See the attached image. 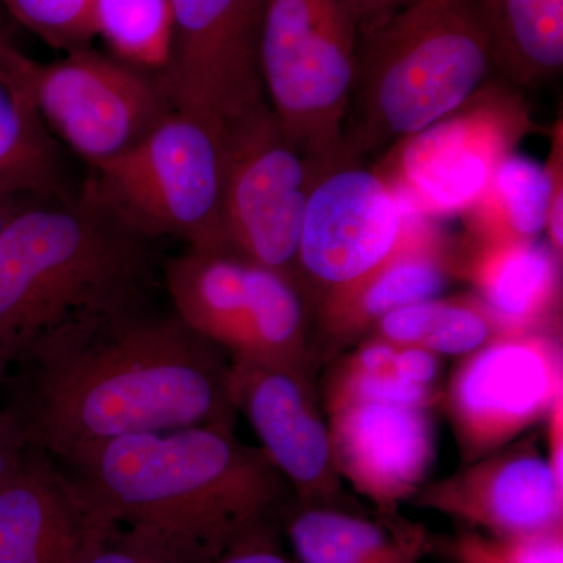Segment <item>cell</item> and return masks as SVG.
I'll use <instances>...</instances> for the list:
<instances>
[{"label":"cell","mask_w":563,"mask_h":563,"mask_svg":"<svg viewBox=\"0 0 563 563\" xmlns=\"http://www.w3.org/2000/svg\"><path fill=\"white\" fill-rule=\"evenodd\" d=\"M73 196L31 91L0 74V198L65 201Z\"/></svg>","instance_id":"obj_24"},{"label":"cell","mask_w":563,"mask_h":563,"mask_svg":"<svg viewBox=\"0 0 563 563\" xmlns=\"http://www.w3.org/2000/svg\"><path fill=\"white\" fill-rule=\"evenodd\" d=\"M266 0H172V51L157 77L177 113L220 132L266 102L261 40Z\"/></svg>","instance_id":"obj_12"},{"label":"cell","mask_w":563,"mask_h":563,"mask_svg":"<svg viewBox=\"0 0 563 563\" xmlns=\"http://www.w3.org/2000/svg\"><path fill=\"white\" fill-rule=\"evenodd\" d=\"M496 76L474 0H420L361 25L343 150L363 161L429 128Z\"/></svg>","instance_id":"obj_4"},{"label":"cell","mask_w":563,"mask_h":563,"mask_svg":"<svg viewBox=\"0 0 563 563\" xmlns=\"http://www.w3.org/2000/svg\"><path fill=\"white\" fill-rule=\"evenodd\" d=\"M415 499L418 506L487 529L493 537L562 528L563 483L531 443L485 455L417 492Z\"/></svg>","instance_id":"obj_16"},{"label":"cell","mask_w":563,"mask_h":563,"mask_svg":"<svg viewBox=\"0 0 563 563\" xmlns=\"http://www.w3.org/2000/svg\"><path fill=\"white\" fill-rule=\"evenodd\" d=\"M154 285L152 242L90 196L33 202L0 232V352L11 362L66 322L150 303Z\"/></svg>","instance_id":"obj_3"},{"label":"cell","mask_w":563,"mask_h":563,"mask_svg":"<svg viewBox=\"0 0 563 563\" xmlns=\"http://www.w3.org/2000/svg\"><path fill=\"white\" fill-rule=\"evenodd\" d=\"M14 20L54 49L90 47L96 31V0H0Z\"/></svg>","instance_id":"obj_27"},{"label":"cell","mask_w":563,"mask_h":563,"mask_svg":"<svg viewBox=\"0 0 563 563\" xmlns=\"http://www.w3.org/2000/svg\"><path fill=\"white\" fill-rule=\"evenodd\" d=\"M221 187L220 132L173 111L131 150L91 166L80 190L141 239L229 251Z\"/></svg>","instance_id":"obj_5"},{"label":"cell","mask_w":563,"mask_h":563,"mask_svg":"<svg viewBox=\"0 0 563 563\" xmlns=\"http://www.w3.org/2000/svg\"><path fill=\"white\" fill-rule=\"evenodd\" d=\"M457 558L461 563H563V528L492 539L466 533Z\"/></svg>","instance_id":"obj_28"},{"label":"cell","mask_w":563,"mask_h":563,"mask_svg":"<svg viewBox=\"0 0 563 563\" xmlns=\"http://www.w3.org/2000/svg\"><path fill=\"white\" fill-rule=\"evenodd\" d=\"M562 257L542 240H474L453 263L473 285L501 335L550 331L561 302Z\"/></svg>","instance_id":"obj_19"},{"label":"cell","mask_w":563,"mask_h":563,"mask_svg":"<svg viewBox=\"0 0 563 563\" xmlns=\"http://www.w3.org/2000/svg\"><path fill=\"white\" fill-rule=\"evenodd\" d=\"M451 276L453 258L432 218L409 213L401 243L387 261L351 287L314 303L325 350L354 342L385 314L439 298Z\"/></svg>","instance_id":"obj_17"},{"label":"cell","mask_w":563,"mask_h":563,"mask_svg":"<svg viewBox=\"0 0 563 563\" xmlns=\"http://www.w3.org/2000/svg\"><path fill=\"white\" fill-rule=\"evenodd\" d=\"M357 24L342 0H266L261 70L266 102L312 161L343 151Z\"/></svg>","instance_id":"obj_7"},{"label":"cell","mask_w":563,"mask_h":563,"mask_svg":"<svg viewBox=\"0 0 563 563\" xmlns=\"http://www.w3.org/2000/svg\"><path fill=\"white\" fill-rule=\"evenodd\" d=\"M288 537L302 563H415L426 542L420 526L374 523L324 507H302Z\"/></svg>","instance_id":"obj_22"},{"label":"cell","mask_w":563,"mask_h":563,"mask_svg":"<svg viewBox=\"0 0 563 563\" xmlns=\"http://www.w3.org/2000/svg\"><path fill=\"white\" fill-rule=\"evenodd\" d=\"M440 357L421 347L368 340L329 377L325 404L380 401L428 407L439 401Z\"/></svg>","instance_id":"obj_23"},{"label":"cell","mask_w":563,"mask_h":563,"mask_svg":"<svg viewBox=\"0 0 563 563\" xmlns=\"http://www.w3.org/2000/svg\"><path fill=\"white\" fill-rule=\"evenodd\" d=\"M96 31L114 58L157 79L172 51V0H96Z\"/></svg>","instance_id":"obj_26"},{"label":"cell","mask_w":563,"mask_h":563,"mask_svg":"<svg viewBox=\"0 0 563 563\" xmlns=\"http://www.w3.org/2000/svg\"><path fill=\"white\" fill-rule=\"evenodd\" d=\"M495 55L496 76L518 88L563 69V0H474Z\"/></svg>","instance_id":"obj_20"},{"label":"cell","mask_w":563,"mask_h":563,"mask_svg":"<svg viewBox=\"0 0 563 563\" xmlns=\"http://www.w3.org/2000/svg\"><path fill=\"white\" fill-rule=\"evenodd\" d=\"M174 313L231 358L310 373L307 303L290 277L232 251L185 247L162 263Z\"/></svg>","instance_id":"obj_6"},{"label":"cell","mask_w":563,"mask_h":563,"mask_svg":"<svg viewBox=\"0 0 563 563\" xmlns=\"http://www.w3.org/2000/svg\"><path fill=\"white\" fill-rule=\"evenodd\" d=\"M409 213L376 169L340 152L317 162L303 211L296 284L303 301L351 287L401 243Z\"/></svg>","instance_id":"obj_10"},{"label":"cell","mask_w":563,"mask_h":563,"mask_svg":"<svg viewBox=\"0 0 563 563\" xmlns=\"http://www.w3.org/2000/svg\"><path fill=\"white\" fill-rule=\"evenodd\" d=\"M73 563H165L131 537L106 529L84 528Z\"/></svg>","instance_id":"obj_29"},{"label":"cell","mask_w":563,"mask_h":563,"mask_svg":"<svg viewBox=\"0 0 563 563\" xmlns=\"http://www.w3.org/2000/svg\"><path fill=\"white\" fill-rule=\"evenodd\" d=\"M27 85L47 131L90 168L131 150L174 111L155 77L91 47L33 62Z\"/></svg>","instance_id":"obj_11"},{"label":"cell","mask_w":563,"mask_h":563,"mask_svg":"<svg viewBox=\"0 0 563 563\" xmlns=\"http://www.w3.org/2000/svg\"><path fill=\"white\" fill-rule=\"evenodd\" d=\"M231 395L301 507L336 509L342 476L310 374L231 358Z\"/></svg>","instance_id":"obj_14"},{"label":"cell","mask_w":563,"mask_h":563,"mask_svg":"<svg viewBox=\"0 0 563 563\" xmlns=\"http://www.w3.org/2000/svg\"><path fill=\"white\" fill-rule=\"evenodd\" d=\"M33 60L25 57L21 51L11 43L2 22H0V74L5 79L20 85L29 90V74H31Z\"/></svg>","instance_id":"obj_30"},{"label":"cell","mask_w":563,"mask_h":563,"mask_svg":"<svg viewBox=\"0 0 563 563\" xmlns=\"http://www.w3.org/2000/svg\"><path fill=\"white\" fill-rule=\"evenodd\" d=\"M0 390L27 446L52 459L135 433L233 428L236 417L231 357L152 302L44 333Z\"/></svg>","instance_id":"obj_1"},{"label":"cell","mask_w":563,"mask_h":563,"mask_svg":"<svg viewBox=\"0 0 563 563\" xmlns=\"http://www.w3.org/2000/svg\"><path fill=\"white\" fill-rule=\"evenodd\" d=\"M342 2L357 27H361L420 0H342Z\"/></svg>","instance_id":"obj_31"},{"label":"cell","mask_w":563,"mask_h":563,"mask_svg":"<svg viewBox=\"0 0 563 563\" xmlns=\"http://www.w3.org/2000/svg\"><path fill=\"white\" fill-rule=\"evenodd\" d=\"M328 415L340 476L391 520L398 504L420 492L435 461L431 409L340 401L328 404Z\"/></svg>","instance_id":"obj_15"},{"label":"cell","mask_w":563,"mask_h":563,"mask_svg":"<svg viewBox=\"0 0 563 563\" xmlns=\"http://www.w3.org/2000/svg\"><path fill=\"white\" fill-rule=\"evenodd\" d=\"M54 461L85 528L124 533L165 563H218L266 539L290 488L225 426L135 433Z\"/></svg>","instance_id":"obj_2"},{"label":"cell","mask_w":563,"mask_h":563,"mask_svg":"<svg viewBox=\"0 0 563 563\" xmlns=\"http://www.w3.org/2000/svg\"><path fill=\"white\" fill-rule=\"evenodd\" d=\"M532 128L520 90L495 76L446 117L396 143L374 169L407 213H465Z\"/></svg>","instance_id":"obj_8"},{"label":"cell","mask_w":563,"mask_h":563,"mask_svg":"<svg viewBox=\"0 0 563 563\" xmlns=\"http://www.w3.org/2000/svg\"><path fill=\"white\" fill-rule=\"evenodd\" d=\"M220 144L225 246L296 284L317 161L287 139L268 102L222 122Z\"/></svg>","instance_id":"obj_9"},{"label":"cell","mask_w":563,"mask_h":563,"mask_svg":"<svg viewBox=\"0 0 563 563\" xmlns=\"http://www.w3.org/2000/svg\"><path fill=\"white\" fill-rule=\"evenodd\" d=\"M374 331L377 339L390 343L462 357L501 335L490 313L474 296L410 303L380 318Z\"/></svg>","instance_id":"obj_25"},{"label":"cell","mask_w":563,"mask_h":563,"mask_svg":"<svg viewBox=\"0 0 563 563\" xmlns=\"http://www.w3.org/2000/svg\"><path fill=\"white\" fill-rule=\"evenodd\" d=\"M10 361L7 355L0 352V387H2L3 380H5L7 369H9Z\"/></svg>","instance_id":"obj_34"},{"label":"cell","mask_w":563,"mask_h":563,"mask_svg":"<svg viewBox=\"0 0 563 563\" xmlns=\"http://www.w3.org/2000/svg\"><path fill=\"white\" fill-rule=\"evenodd\" d=\"M562 398V346L554 332L499 335L463 355L446 396L463 463L504 450Z\"/></svg>","instance_id":"obj_13"},{"label":"cell","mask_w":563,"mask_h":563,"mask_svg":"<svg viewBox=\"0 0 563 563\" xmlns=\"http://www.w3.org/2000/svg\"><path fill=\"white\" fill-rule=\"evenodd\" d=\"M218 563H288L277 554L276 551L272 550L268 540L263 539L258 542L246 544V547L240 548V550L233 551V553L225 555L222 561Z\"/></svg>","instance_id":"obj_32"},{"label":"cell","mask_w":563,"mask_h":563,"mask_svg":"<svg viewBox=\"0 0 563 563\" xmlns=\"http://www.w3.org/2000/svg\"><path fill=\"white\" fill-rule=\"evenodd\" d=\"M36 199H27V198H0V232L5 229V225L9 224L21 210H24L25 207L31 206Z\"/></svg>","instance_id":"obj_33"},{"label":"cell","mask_w":563,"mask_h":563,"mask_svg":"<svg viewBox=\"0 0 563 563\" xmlns=\"http://www.w3.org/2000/svg\"><path fill=\"white\" fill-rule=\"evenodd\" d=\"M562 124L554 128L547 165L512 154L496 168L481 198L465 211L473 240H539L563 181Z\"/></svg>","instance_id":"obj_21"},{"label":"cell","mask_w":563,"mask_h":563,"mask_svg":"<svg viewBox=\"0 0 563 563\" xmlns=\"http://www.w3.org/2000/svg\"><path fill=\"white\" fill-rule=\"evenodd\" d=\"M84 517L54 459L29 446L0 485V563H73Z\"/></svg>","instance_id":"obj_18"}]
</instances>
